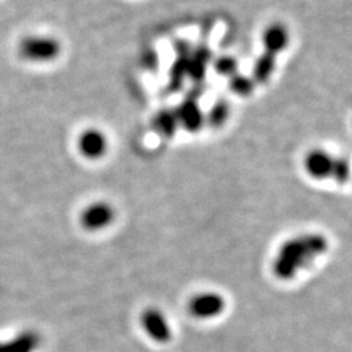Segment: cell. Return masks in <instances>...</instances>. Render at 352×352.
<instances>
[{"instance_id": "6da1fadb", "label": "cell", "mask_w": 352, "mask_h": 352, "mask_svg": "<svg viewBox=\"0 0 352 352\" xmlns=\"http://www.w3.org/2000/svg\"><path fill=\"white\" fill-rule=\"evenodd\" d=\"M327 248V239L321 234H305L289 240L278 251L273 272L279 279L289 280L324 254Z\"/></svg>"}, {"instance_id": "7a4b0ae2", "label": "cell", "mask_w": 352, "mask_h": 352, "mask_svg": "<svg viewBox=\"0 0 352 352\" xmlns=\"http://www.w3.org/2000/svg\"><path fill=\"white\" fill-rule=\"evenodd\" d=\"M62 52V45L50 36H29L19 45V54L23 59L33 63H49Z\"/></svg>"}, {"instance_id": "3957f363", "label": "cell", "mask_w": 352, "mask_h": 352, "mask_svg": "<svg viewBox=\"0 0 352 352\" xmlns=\"http://www.w3.org/2000/svg\"><path fill=\"white\" fill-rule=\"evenodd\" d=\"M226 309V300L218 292H201L195 295L188 302L190 315L199 320H212Z\"/></svg>"}, {"instance_id": "277c9868", "label": "cell", "mask_w": 352, "mask_h": 352, "mask_svg": "<svg viewBox=\"0 0 352 352\" xmlns=\"http://www.w3.org/2000/svg\"><path fill=\"white\" fill-rule=\"evenodd\" d=\"M77 151L89 161H98L109 151V138L98 128H88L77 139Z\"/></svg>"}, {"instance_id": "5b68a950", "label": "cell", "mask_w": 352, "mask_h": 352, "mask_svg": "<svg viewBox=\"0 0 352 352\" xmlns=\"http://www.w3.org/2000/svg\"><path fill=\"white\" fill-rule=\"evenodd\" d=\"M336 157L322 148H314L307 151L302 166L307 175L315 180H325L331 177Z\"/></svg>"}, {"instance_id": "8992f818", "label": "cell", "mask_w": 352, "mask_h": 352, "mask_svg": "<svg viewBox=\"0 0 352 352\" xmlns=\"http://www.w3.org/2000/svg\"><path fill=\"white\" fill-rule=\"evenodd\" d=\"M261 43L264 52L278 58L289 49L291 43L289 26L279 21L267 24L261 33Z\"/></svg>"}, {"instance_id": "52a82bcc", "label": "cell", "mask_w": 352, "mask_h": 352, "mask_svg": "<svg viewBox=\"0 0 352 352\" xmlns=\"http://www.w3.org/2000/svg\"><path fill=\"white\" fill-rule=\"evenodd\" d=\"M141 327L157 343H167L173 338V330L167 317L157 308H148L142 312Z\"/></svg>"}, {"instance_id": "ba28073f", "label": "cell", "mask_w": 352, "mask_h": 352, "mask_svg": "<svg viewBox=\"0 0 352 352\" xmlns=\"http://www.w3.org/2000/svg\"><path fill=\"white\" fill-rule=\"evenodd\" d=\"M116 212L113 205L106 201L90 204L81 214V223L89 231H100L110 226L115 219Z\"/></svg>"}, {"instance_id": "9c48e42d", "label": "cell", "mask_w": 352, "mask_h": 352, "mask_svg": "<svg viewBox=\"0 0 352 352\" xmlns=\"http://www.w3.org/2000/svg\"><path fill=\"white\" fill-rule=\"evenodd\" d=\"M176 118L179 128H183L190 133H196L201 131L202 126L206 124L205 113L201 106L195 98H187L182 102L175 109Z\"/></svg>"}, {"instance_id": "30bf717a", "label": "cell", "mask_w": 352, "mask_h": 352, "mask_svg": "<svg viewBox=\"0 0 352 352\" xmlns=\"http://www.w3.org/2000/svg\"><path fill=\"white\" fill-rule=\"evenodd\" d=\"M276 69H277V58L263 51L253 63L251 77L256 85H265L272 80Z\"/></svg>"}, {"instance_id": "8fae6325", "label": "cell", "mask_w": 352, "mask_h": 352, "mask_svg": "<svg viewBox=\"0 0 352 352\" xmlns=\"http://www.w3.org/2000/svg\"><path fill=\"white\" fill-rule=\"evenodd\" d=\"M154 128L160 135H162L166 139L173 138L179 129L175 109L174 110L164 109L162 111L157 113L154 118Z\"/></svg>"}, {"instance_id": "7c38bea8", "label": "cell", "mask_w": 352, "mask_h": 352, "mask_svg": "<svg viewBox=\"0 0 352 352\" xmlns=\"http://www.w3.org/2000/svg\"><path fill=\"white\" fill-rule=\"evenodd\" d=\"M228 80V89L240 98H247L256 89V84L253 81L251 75H244L241 72H236L235 75L231 76Z\"/></svg>"}, {"instance_id": "4fadbf2b", "label": "cell", "mask_w": 352, "mask_h": 352, "mask_svg": "<svg viewBox=\"0 0 352 352\" xmlns=\"http://www.w3.org/2000/svg\"><path fill=\"white\" fill-rule=\"evenodd\" d=\"M230 116V106L226 101H217L209 109L208 113H205V122L212 126H223Z\"/></svg>"}, {"instance_id": "5bb4252c", "label": "cell", "mask_w": 352, "mask_h": 352, "mask_svg": "<svg viewBox=\"0 0 352 352\" xmlns=\"http://www.w3.org/2000/svg\"><path fill=\"white\" fill-rule=\"evenodd\" d=\"M213 68L217 75L230 78L239 72V63L238 59L231 55H221L214 60Z\"/></svg>"}, {"instance_id": "9a60e30c", "label": "cell", "mask_w": 352, "mask_h": 352, "mask_svg": "<svg viewBox=\"0 0 352 352\" xmlns=\"http://www.w3.org/2000/svg\"><path fill=\"white\" fill-rule=\"evenodd\" d=\"M331 177L340 184H344V183L349 182V179H350V162L346 158L336 157Z\"/></svg>"}]
</instances>
